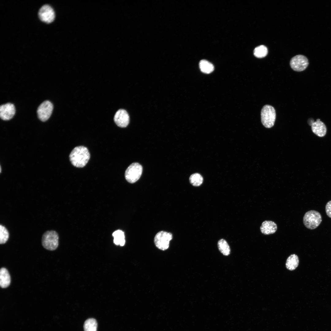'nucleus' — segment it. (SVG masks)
Returning a JSON list of instances; mask_svg holds the SVG:
<instances>
[{
    "label": "nucleus",
    "instance_id": "obj_5",
    "mask_svg": "<svg viewBox=\"0 0 331 331\" xmlns=\"http://www.w3.org/2000/svg\"><path fill=\"white\" fill-rule=\"evenodd\" d=\"M142 171L143 168L140 164L137 162L132 163L125 171V179L130 183H134L140 178Z\"/></svg>",
    "mask_w": 331,
    "mask_h": 331
},
{
    "label": "nucleus",
    "instance_id": "obj_16",
    "mask_svg": "<svg viewBox=\"0 0 331 331\" xmlns=\"http://www.w3.org/2000/svg\"><path fill=\"white\" fill-rule=\"evenodd\" d=\"M112 236L114 237V242L116 245H119L121 246L124 245L125 242V236L122 231L116 230L113 233Z\"/></svg>",
    "mask_w": 331,
    "mask_h": 331
},
{
    "label": "nucleus",
    "instance_id": "obj_21",
    "mask_svg": "<svg viewBox=\"0 0 331 331\" xmlns=\"http://www.w3.org/2000/svg\"><path fill=\"white\" fill-rule=\"evenodd\" d=\"M190 183L195 186H199L202 183L203 179L202 176L198 173H195L191 175L189 179Z\"/></svg>",
    "mask_w": 331,
    "mask_h": 331
},
{
    "label": "nucleus",
    "instance_id": "obj_19",
    "mask_svg": "<svg viewBox=\"0 0 331 331\" xmlns=\"http://www.w3.org/2000/svg\"><path fill=\"white\" fill-rule=\"evenodd\" d=\"M218 249L224 255L228 256L230 252V247L226 241L223 239L219 240L218 243Z\"/></svg>",
    "mask_w": 331,
    "mask_h": 331
},
{
    "label": "nucleus",
    "instance_id": "obj_12",
    "mask_svg": "<svg viewBox=\"0 0 331 331\" xmlns=\"http://www.w3.org/2000/svg\"><path fill=\"white\" fill-rule=\"evenodd\" d=\"M15 112V107L13 104L7 103L0 106V116L3 120H9L12 119Z\"/></svg>",
    "mask_w": 331,
    "mask_h": 331
},
{
    "label": "nucleus",
    "instance_id": "obj_14",
    "mask_svg": "<svg viewBox=\"0 0 331 331\" xmlns=\"http://www.w3.org/2000/svg\"><path fill=\"white\" fill-rule=\"evenodd\" d=\"M11 278L8 270L2 268L0 270V286L2 288L8 287L10 283Z\"/></svg>",
    "mask_w": 331,
    "mask_h": 331
},
{
    "label": "nucleus",
    "instance_id": "obj_23",
    "mask_svg": "<svg viewBox=\"0 0 331 331\" xmlns=\"http://www.w3.org/2000/svg\"><path fill=\"white\" fill-rule=\"evenodd\" d=\"M325 209L327 215L329 217L331 218V200L327 203Z\"/></svg>",
    "mask_w": 331,
    "mask_h": 331
},
{
    "label": "nucleus",
    "instance_id": "obj_9",
    "mask_svg": "<svg viewBox=\"0 0 331 331\" xmlns=\"http://www.w3.org/2000/svg\"><path fill=\"white\" fill-rule=\"evenodd\" d=\"M38 15L41 21L47 23L52 22L55 18L54 10L48 5H44L41 7L38 12Z\"/></svg>",
    "mask_w": 331,
    "mask_h": 331
},
{
    "label": "nucleus",
    "instance_id": "obj_11",
    "mask_svg": "<svg viewBox=\"0 0 331 331\" xmlns=\"http://www.w3.org/2000/svg\"><path fill=\"white\" fill-rule=\"evenodd\" d=\"M114 120L116 124L121 127H125L129 122V116L127 112L124 109H120L116 112Z\"/></svg>",
    "mask_w": 331,
    "mask_h": 331
},
{
    "label": "nucleus",
    "instance_id": "obj_4",
    "mask_svg": "<svg viewBox=\"0 0 331 331\" xmlns=\"http://www.w3.org/2000/svg\"><path fill=\"white\" fill-rule=\"evenodd\" d=\"M322 221L321 216L318 211L314 210L308 211L304 215L303 221L307 228L313 230L317 228Z\"/></svg>",
    "mask_w": 331,
    "mask_h": 331
},
{
    "label": "nucleus",
    "instance_id": "obj_20",
    "mask_svg": "<svg viewBox=\"0 0 331 331\" xmlns=\"http://www.w3.org/2000/svg\"><path fill=\"white\" fill-rule=\"evenodd\" d=\"M268 53L267 48L264 45H261L256 47L253 51L254 55L257 58H262L266 56Z\"/></svg>",
    "mask_w": 331,
    "mask_h": 331
},
{
    "label": "nucleus",
    "instance_id": "obj_2",
    "mask_svg": "<svg viewBox=\"0 0 331 331\" xmlns=\"http://www.w3.org/2000/svg\"><path fill=\"white\" fill-rule=\"evenodd\" d=\"M59 236L57 233L53 230L45 232L42 238V244L45 249L51 251L56 249L59 245Z\"/></svg>",
    "mask_w": 331,
    "mask_h": 331
},
{
    "label": "nucleus",
    "instance_id": "obj_22",
    "mask_svg": "<svg viewBox=\"0 0 331 331\" xmlns=\"http://www.w3.org/2000/svg\"><path fill=\"white\" fill-rule=\"evenodd\" d=\"M9 234L6 228L1 225H0V243L4 244L8 241Z\"/></svg>",
    "mask_w": 331,
    "mask_h": 331
},
{
    "label": "nucleus",
    "instance_id": "obj_15",
    "mask_svg": "<svg viewBox=\"0 0 331 331\" xmlns=\"http://www.w3.org/2000/svg\"><path fill=\"white\" fill-rule=\"evenodd\" d=\"M299 264V259L296 254H292L289 256L287 259L286 266L288 270L291 271L295 269L298 266Z\"/></svg>",
    "mask_w": 331,
    "mask_h": 331
},
{
    "label": "nucleus",
    "instance_id": "obj_1",
    "mask_svg": "<svg viewBox=\"0 0 331 331\" xmlns=\"http://www.w3.org/2000/svg\"><path fill=\"white\" fill-rule=\"evenodd\" d=\"M90 158V154L87 148L82 146L75 147L69 155L70 160L71 164L78 168L84 167Z\"/></svg>",
    "mask_w": 331,
    "mask_h": 331
},
{
    "label": "nucleus",
    "instance_id": "obj_8",
    "mask_svg": "<svg viewBox=\"0 0 331 331\" xmlns=\"http://www.w3.org/2000/svg\"><path fill=\"white\" fill-rule=\"evenodd\" d=\"M53 109L52 103L48 101L42 102L39 106L37 110L38 116L41 121L47 120L50 117Z\"/></svg>",
    "mask_w": 331,
    "mask_h": 331
},
{
    "label": "nucleus",
    "instance_id": "obj_3",
    "mask_svg": "<svg viewBox=\"0 0 331 331\" xmlns=\"http://www.w3.org/2000/svg\"><path fill=\"white\" fill-rule=\"evenodd\" d=\"M276 118V112L274 108L269 105H265L261 111V121L266 128H270L274 124Z\"/></svg>",
    "mask_w": 331,
    "mask_h": 331
},
{
    "label": "nucleus",
    "instance_id": "obj_13",
    "mask_svg": "<svg viewBox=\"0 0 331 331\" xmlns=\"http://www.w3.org/2000/svg\"><path fill=\"white\" fill-rule=\"evenodd\" d=\"M277 228L276 224L274 222L265 220L262 223L260 229L262 234L267 235L275 233L277 230Z\"/></svg>",
    "mask_w": 331,
    "mask_h": 331
},
{
    "label": "nucleus",
    "instance_id": "obj_17",
    "mask_svg": "<svg viewBox=\"0 0 331 331\" xmlns=\"http://www.w3.org/2000/svg\"><path fill=\"white\" fill-rule=\"evenodd\" d=\"M83 327L84 331H97V323L95 319L89 318L84 322Z\"/></svg>",
    "mask_w": 331,
    "mask_h": 331
},
{
    "label": "nucleus",
    "instance_id": "obj_7",
    "mask_svg": "<svg viewBox=\"0 0 331 331\" xmlns=\"http://www.w3.org/2000/svg\"><path fill=\"white\" fill-rule=\"evenodd\" d=\"M309 64V61L305 56L299 55L293 57L291 59L290 65L291 68L296 71L305 70Z\"/></svg>",
    "mask_w": 331,
    "mask_h": 331
},
{
    "label": "nucleus",
    "instance_id": "obj_18",
    "mask_svg": "<svg viewBox=\"0 0 331 331\" xmlns=\"http://www.w3.org/2000/svg\"><path fill=\"white\" fill-rule=\"evenodd\" d=\"M199 67L201 71L206 74L212 72L214 70V67L211 63L205 60H202L199 63Z\"/></svg>",
    "mask_w": 331,
    "mask_h": 331
},
{
    "label": "nucleus",
    "instance_id": "obj_6",
    "mask_svg": "<svg viewBox=\"0 0 331 331\" xmlns=\"http://www.w3.org/2000/svg\"><path fill=\"white\" fill-rule=\"evenodd\" d=\"M172 238V234L170 233L161 231L156 234L154 238V243L158 248L165 250L168 248L169 242Z\"/></svg>",
    "mask_w": 331,
    "mask_h": 331
},
{
    "label": "nucleus",
    "instance_id": "obj_10",
    "mask_svg": "<svg viewBox=\"0 0 331 331\" xmlns=\"http://www.w3.org/2000/svg\"><path fill=\"white\" fill-rule=\"evenodd\" d=\"M310 119V120L309 119L308 120V123L310 126H311L313 132L320 137L324 136L327 131L326 127L325 124L319 119H318L315 122L313 120H312V118Z\"/></svg>",
    "mask_w": 331,
    "mask_h": 331
}]
</instances>
